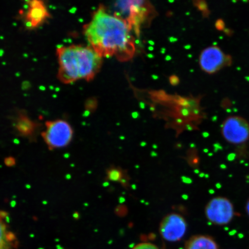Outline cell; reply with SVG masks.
Here are the masks:
<instances>
[{
    "instance_id": "cell-10",
    "label": "cell",
    "mask_w": 249,
    "mask_h": 249,
    "mask_svg": "<svg viewBox=\"0 0 249 249\" xmlns=\"http://www.w3.org/2000/svg\"><path fill=\"white\" fill-rule=\"evenodd\" d=\"M186 249H219L215 241L210 236H193L187 242Z\"/></svg>"
},
{
    "instance_id": "cell-7",
    "label": "cell",
    "mask_w": 249,
    "mask_h": 249,
    "mask_svg": "<svg viewBox=\"0 0 249 249\" xmlns=\"http://www.w3.org/2000/svg\"><path fill=\"white\" fill-rule=\"evenodd\" d=\"M187 225L184 218L177 213L168 214L161 221L160 231L165 240L176 242L181 239L186 231Z\"/></svg>"
},
{
    "instance_id": "cell-12",
    "label": "cell",
    "mask_w": 249,
    "mask_h": 249,
    "mask_svg": "<svg viewBox=\"0 0 249 249\" xmlns=\"http://www.w3.org/2000/svg\"><path fill=\"white\" fill-rule=\"evenodd\" d=\"M14 241V235L8 231L4 217L0 214V249H10Z\"/></svg>"
},
{
    "instance_id": "cell-4",
    "label": "cell",
    "mask_w": 249,
    "mask_h": 249,
    "mask_svg": "<svg viewBox=\"0 0 249 249\" xmlns=\"http://www.w3.org/2000/svg\"><path fill=\"white\" fill-rule=\"evenodd\" d=\"M231 56L227 54L218 46H210L201 52L199 64L202 71L209 74L217 72L223 68L231 66Z\"/></svg>"
},
{
    "instance_id": "cell-2",
    "label": "cell",
    "mask_w": 249,
    "mask_h": 249,
    "mask_svg": "<svg viewBox=\"0 0 249 249\" xmlns=\"http://www.w3.org/2000/svg\"><path fill=\"white\" fill-rule=\"evenodd\" d=\"M56 54L58 62L57 76L64 84L80 80H91L102 66V58L91 46H60Z\"/></svg>"
},
{
    "instance_id": "cell-3",
    "label": "cell",
    "mask_w": 249,
    "mask_h": 249,
    "mask_svg": "<svg viewBox=\"0 0 249 249\" xmlns=\"http://www.w3.org/2000/svg\"><path fill=\"white\" fill-rule=\"evenodd\" d=\"M73 135V129L66 121L58 120L48 121L42 137L51 149L66 147L70 144Z\"/></svg>"
},
{
    "instance_id": "cell-8",
    "label": "cell",
    "mask_w": 249,
    "mask_h": 249,
    "mask_svg": "<svg viewBox=\"0 0 249 249\" xmlns=\"http://www.w3.org/2000/svg\"><path fill=\"white\" fill-rule=\"evenodd\" d=\"M27 5L24 21L28 29H36L51 18L44 2L40 0H33L27 1Z\"/></svg>"
},
{
    "instance_id": "cell-5",
    "label": "cell",
    "mask_w": 249,
    "mask_h": 249,
    "mask_svg": "<svg viewBox=\"0 0 249 249\" xmlns=\"http://www.w3.org/2000/svg\"><path fill=\"white\" fill-rule=\"evenodd\" d=\"M205 214L208 220L216 225H226L231 222L234 211L229 200L216 197L211 200L205 208Z\"/></svg>"
},
{
    "instance_id": "cell-6",
    "label": "cell",
    "mask_w": 249,
    "mask_h": 249,
    "mask_svg": "<svg viewBox=\"0 0 249 249\" xmlns=\"http://www.w3.org/2000/svg\"><path fill=\"white\" fill-rule=\"evenodd\" d=\"M222 133L227 142L238 144L249 139V124L244 118L231 116L224 121Z\"/></svg>"
},
{
    "instance_id": "cell-9",
    "label": "cell",
    "mask_w": 249,
    "mask_h": 249,
    "mask_svg": "<svg viewBox=\"0 0 249 249\" xmlns=\"http://www.w3.org/2000/svg\"><path fill=\"white\" fill-rule=\"evenodd\" d=\"M118 7L123 13L128 15L131 20L138 21L139 18L144 17L147 8L144 1H124L118 2Z\"/></svg>"
},
{
    "instance_id": "cell-1",
    "label": "cell",
    "mask_w": 249,
    "mask_h": 249,
    "mask_svg": "<svg viewBox=\"0 0 249 249\" xmlns=\"http://www.w3.org/2000/svg\"><path fill=\"white\" fill-rule=\"evenodd\" d=\"M83 33L89 46L102 58L116 56L126 60L135 52L128 22L109 14L103 7L93 13L91 20L84 26Z\"/></svg>"
},
{
    "instance_id": "cell-15",
    "label": "cell",
    "mask_w": 249,
    "mask_h": 249,
    "mask_svg": "<svg viewBox=\"0 0 249 249\" xmlns=\"http://www.w3.org/2000/svg\"><path fill=\"white\" fill-rule=\"evenodd\" d=\"M246 210H247V213L249 216V200H248L247 204V207H246Z\"/></svg>"
},
{
    "instance_id": "cell-14",
    "label": "cell",
    "mask_w": 249,
    "mask_h": 249,
    "mask_svg": "<svg viewBox=\"0 0 249 249\" xmlns=\"http://www.w3.org/2000/svg\"><path fill=\"white\" fill-rule=\"evenodd\" d=\"M216 29L219 30H223L225 29V23L222 20H219L217 21Z\"/></svg>"
},
{
    "instance_id": "cell-11",
    "label": "cell",
    "mask_w": 249,
    "mask_h": 249,
    "mask_svg": "<svg viewBox=\"0 0 249 249\" xmlns=\"http://www.w3.org/2000/svg\"><path fill=\"white\" fill-rule=\"evenodd\" d=\"M15 126L18 132L28 136L34 132L36 124L26 115L20 114L15 121Z\"/></svg>"
},
{
    "instance_id": "cell-13",
    "label": "cell",
    "mask_w": 249,
    "mask_h": 249,
    "mask_svg": "<svg viewBox=\"0 0 249 249\" xmlns=\"http://www.w3.org/2000/svg\"><path fill=\"white\" fill-rule=\"evenodd\" d=\"M133 249H159L155 245L149 243H142L136 245Z\"/></svg>"
}]
</instances>
